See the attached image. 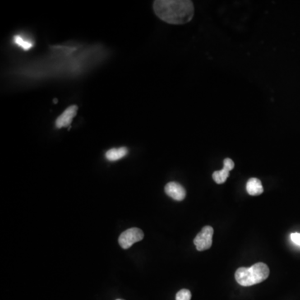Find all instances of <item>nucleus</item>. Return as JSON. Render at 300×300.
<instances>
[{"label": "nucleus", "instance_id": "6", "mask_svg": "<svg viewBox=\"0 0 300 300\" xmlns=\"http://www.w3.org/2000/svg\"><path fill=\"white\" fill-rule=\"evenodd\" d=\"M164 191H165L166 195L176 201H182L185 200V196H186L185 188L183 187L182 185H179L178 183H168L164 188Z\"/></svg>", "mask_w": 300, "mask_h": 300}, {"label": "nucleus", "instance_id": "7", "mask_svg": "<svg viewBox=\"0 0 300 300\" xmlns=\"http://www.w3.org/2000/svg\"><path fill=\"white\" fill-rule=\"evenodd\" d=\"M246 190L248 194L252 196H258L264 192V188L261 181L259 178H251L247 182Z\"/></svg>", "mask_w": 300, "mask_h": 300}, {"label": "nucleus", "instance_id": "2", "mask_svg": "<svg viewBox=\"0 0 300 300\" xmlns=\"http://www.w3.org/2000/svg\"><path fill=\"white\" fill-rule=\"evenodd\" d=\"M269 275V267L264 263H257L250 268H239L235 272V279L238 284L245 287L262 283Z\"/></svg>", "mask_w": 300, "mask_h": 300}, {"label": "nucleus", "instance_id": "1", "mask_svg": "<svg viewBox=\"0 0 300 300\" xmlns=\"http://www.w3.org/2000/svg\"><path fill=\"white\" fill-rule=\"evenodd\" d=\"M154 10L157 17L170 24H185L195 15L192 1L189 0H156Z\"/></svg>", "mask_w": 300, "mask_h": 300}, {"label": "nucleus", "instance_id": "11", "mask_svg": "<svg viewBox=\"0 0 300 300\" xmlns=\"http://www.w3.org/2000/svg\"><path fill=\"white\" fill-rule=\"evenodd\" d=\"M191 292L188 289H181L176 294V300H191Z\"/></svg>", "mask_w": 300, "mask_h": 300}, {"label": "nucleus", "instance_id": "15", "mask_svg": "<svg viewBox=\"0 0 300 300\" xmlns=\"http://www.w3.org/2000/svg\"><path fill=\"white\" fill-rule=\"evenodd\" d=\"M116 300H123V299H119V298H118V299H116Z\"/></svg>", "mask_w": 300, "mask_h": 300}, {"label": "nucleus", "instance_id": "14", "mask_svg": "<svg viewBox=\"0 0 300 300\" xmlns=\"http://www.w3.org/2000/svg\"><path fill=\"white\" fill-rule=\"evenodd\" d=\"M54 103H56V102H58V99H54Z\"/></svg>", "mask_w": 300, "mask_h": 300}, {"label": "nucleus", "instance_id": "13", "mask_svg": "<svg viewBox=\"0 0 300 300\" xmlns=\"http://www.w3.org/2000/svg\"><path fill=\"white\" fill-rule=\"evenodd\" d=\"M290 238L293 243H294L295 245H298L300 246V233H291Z\"/></svg>", "mask_w": 300, "mask_h": 300}, {"label": "nucleus", "instance_id": "5", "mask_svg": "<svg viewBox=\"0 0 300 300\" xmlns=\"http://www.w3.org/2000/svg\"><path fill=\"white\" fill-rule=\"evenodd\" d=\"M78 112L77 105H71L66 108L61 115L58 116L55 121V126L58 129L68 127L71 125L73 119L75 118Z\"/></svg>", "mask_w": 300, "mask_h": 300}, {"label": "nucleus", "instance_id": "8", "mask_svg": "<svg viewBox=\"0 0 300 300\" xmlns=\"http://www.w3.org/2000/svg\"><path fill=\"white\" fill-rule=\"evenodd\" d=\"M129 153L127 148L121 147L118 149H111L106 152V159L109 161H117L123 159Z\"/></svg>", "mask_w": 300, "mask_h": 300}, {"label": "nucleus", "instance_id": "10", "mask_svg": "<svg viewBox=\"0 0 300 300\" xmlns=\"http://www.w3.org/2000/svg\"><path fill=\"white\" fill-rule=\"evenodd\" d=\"M14 42H15V44L20 46V48H23L25 51L29 50L33 47V45H34V43H32V42L24 39V38H22L20 35L15 36Z\"/></svg>", "mask_w": 300, "mask_h": 300}, {"label": "nucleus", "instance_id": "4", "mask_svg": "<svg viewBox=\"0 0 300 300\" xmlns=\"http://www.w3.org/2000/svg\"><path fill=\"white\" fill-rule=\"evenodd\" d=\"M213 234H214V228L211 226H205L202 228L200 233L195 237L194 240L195 247L199 251L209 250L211 248L213 243Z\"/></svg>", "mask_w": 300, "mask_h": 300}, {"label": "nucleus", "instance_id": "9", "mask_svg": "<svg viewBox=\"0 0 300 300\" xmlns=\"http://www.w3.org/2000/svg\"><path fill=\"white\" fill-rule=\"evenodd\" d=\"M229 172H230V170L228 168L223 167V169L214 172V173H213V179L218 185L223 184L227 180V178H228V175H229Z\"/></svg>", "mask_w": 300, "mask_h": 300}, {"label": "nucleus", "instance_id": "3", "mask_svg": "<svg viewBox=\"0 0 300 300\" xmlns=\"http://www.w3.org/2000/svg\"><path fill=\"white\" fill-rule=\"evenodd\" d=\"M144 233L140 228H129L121 233L118 238V244L124 250H128L132 247L135 243L141 241L144 238Z\"/></svg>", "mask_w": 300, "mask_h": 300}, {"label": "nucleus", "instance_id": "12", "mask_svg": "<svg viewBox=\"0 0 300 300\" xmlns=\"http://www.w3.org/2000/svg\"><path fill=\"white\" fill-rule=\"evenodd\" d=\"M223 167L228 168L231 171L234 168V163L231 159H225L223 160Z\"/></svg>", "mask_w": 300, "mask_h": 300}]
</instances>
